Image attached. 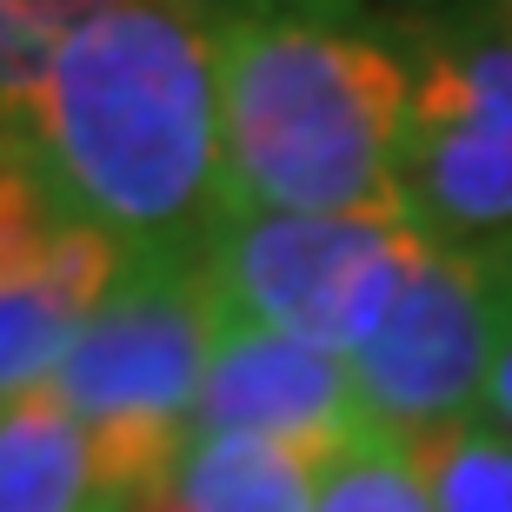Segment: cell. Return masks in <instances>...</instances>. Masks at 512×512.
Wrapping results in <instances>:
<instances>
[{
    "instance_id": "9a60e30c",
    "label": "cell",
    "mask_w": 512,
    "mask_h": 512,
    "mask_svg": "<svg viewBox=\"0 0 512 512\" xmlns=\"http://www.w3.org/2000/svg\"><path fill=\"white\" fill-rule=\"evenodd\" d=\"M280 7H326V14H366V7H399V14H426L439 0H280Z\"/></svg>"
},
{
    "instance_id": "30bf717a",
    "label": "cell",
    "mask_w": 512,
    "mask_h": 512,
    "mask_svg": "<svg viewBox=\"0 0 512 512\" xmlns=\"http://www.w3.org/2000/svg\"><path fill=\"white\" fill-rule=\"evenodd\" d=\"M0 512H120L80 419L54 393L0 406Z\"/></svg>"
},
{
    "instance_id": "9c48e42d",
    "label": "cell",
    "mask_w": 512,
    "mask_h": 512,
    "mask_svg": "<svg viewBox=\"0 0 512 512\" xmlns=\"http://www.w3.org/2000/svg\"><path fill=\"white\" fill-rule=\"evenodd\" d=\"M326 466L266 446V439L200 433L160 486L127 499L120 512H313Z\"/></svg>"
},
{
    "instance_id": "3957f363",
    "label": "cell",
    "mask_w": 512,
    "mask_h": 512,
    "mask_svg": "<svg viewBox=\"0 0 512 512\" xmlns=\"http://www.w3.org/2000/svg\"><path fill=\"white\" fill-rule=\"evenodd\" d=\"M213 340H220V306L200 253L127 260L120 286L80 326L47 393L80 419L114 506L160 486L193 446Z\"/></svg>"
},
{
    "instance_id": "6da1fadb",
    "label": "cell",
    "mask_w": 512,
    "mask_h": 512,
    "mask_svg": "<svg viewBox=\"0 0 512 512\" xmlns=\"http://www.w3.org/2000/svg\"><path fill=\"white\" fill-rule=\"evenodd\" d=\"M20 147L127 260L207 253L227 220L220 0H120L80 20Z\"/></svg>"
},
{
    "instance_id": "7a4b0ae2",
    "label": "cell",
    "mask_w": 512,
    "mask_h": 512,
    "mask_svg": "<svg viewBox=\"0 0 512 512\" xmlns=\"http://www.w3.org/2000/svg\"><path fill=\"white\" fill-rule=\"evenodd\" d=\"M227 213H399L413 54L399 14L220 0Z\"/></svg>"
},
{
    "instance_id": "8992f818",
    "label": "cell",
    "mask_w": 512,
    "mask_h": 512,
    "mask_svg": "<svg viewBox=\"0 0 512 512\" xmlns=\"http://www.w3.org/2000/svg\"><path fill=\"white\" fill-rule=\"evenodd\" d=\"M506 320L499 260L433 247L406 280L386 326L353 353V386L393 439H426L439 426L486 413V380Z\"/></svg>"
},
{
    "instance_id": "ac0fdd59",
    "label": "cell",
    "mask_w": 512,
    "mask_h": 512,
    "mask_svg": "<svg viewBox=\"0 0 512 512\" xmlns=\"http://www.w3.org/2000/svg\"><path fill=\"white\" fill-rule=\"evenodd\" d=\"M499 273H506V286H512V253H499Z\"/></svg>"
},
{
    "instance_id": "2e32d148",
    "label": "cell",
    "mask_w": 512,
    "mask_h": 512,
    "mask_svg": "<svg viewBox=\"0 0 512 512\" xmlns=\"http://www.w3.org/2000/svg\"><path fill=\"white\" fill-rule=\"evenodd\" d=\"M20 140H14V127H7V120H0V153H14Z\"/></svg>"
},
{
    "instance_id": "e0dca14e",
    "label": "cell",
    "mask_w": 512,
    "mask_h": 512,
    "mask_svg": "<svg viewBox=\"0 0 512 512\" xmlns=\"http://www.w3.org/2000/svg\"><path fill=\"white\" fill-rule=\"evenodd\" d=\"M439 7H446V0H439ZM466 7H512V0H466Z\"/></svg>"
},
{
    "instance_id": "5bb4252c",
    "label": "cell",
    "mask_w": 512,
    "mask_h": 512,
    "mask_svg": "<svg viewBox=\"0 0 512 512\" xmlns=\"http://www.w3.org/2000/svg\"><path fill=\"white\" fill-rule=\"evenodd\" d=\"M486 419L512 433V286H506V320H499V353H493V380H486Z\"/></svg>"
},
{
    "instance_id": "4fadbf2b",
    "label": "cell",
    "mask_w": 512,
    "mask_h": 512,
    "mask_svg": "<svg viewBox=\"0 0 512 512\" xmlns=\"http://www.w3.org/2000/svg\"><path fill=\"white\" fill-rule=\"evenodd\" d=\"M313 512H433V499H426V479L413 466V446L380 433L326 466Z\"/></svg>"
},
{
    "instance_id": "ba28073f",
    "label": "cell",
    "mask_w": 512,
    "mask_h": 512,
    "mask_svg": "<svg viewBox=\"0 0 512 512\" xmlns=\"http://www.w3.org/2000/svg\"><path fill=\"white\" fill-rule=\"evenodd\" d=\"M200 433L266 439L313 466H333L353 446L380 439V419L366 413L346 360L220 313V340H213L200 413H193V439Z\"/></svg>"
},
{
    "instance_id": "7c38bea8",
    "label": "cell",
    "mask_w": 512,
    "mask_h": 512,
    "mask_svg": "<svg viewBox=\"0 0 512 512\" xmlns=\"http://www.w3.org/2000/svg\"><path fill=\"white\" fill-rule=\"evenodd\" d=\"M100 7H120V0H0V120L14 127V140L54 74L60 40Z\"/></svg>"
},
{
    "instance_id": "52a82bcc",
    "label": "cell",
    "mask_w": 512,
    "mask_h": 512,
    "mask_svg": "<svg viewBox=\"0 0 512 512\" xmlns=\"http://www.w3.org/2000/svg\"><path fill=\"white\" fill-rule=\"evenodd\" d=\"M120 273L127 253L67 213L34 153H0V406L54 386Z\"/></svg>"
},
{
    "instance_id": "8fae6325",
    "label": "cell",
    "mask_w": 512,
    "mask_h": 512,
    "mask_svg": "<svg viewBox=\"0 0 512 512\" xmlns=\"http://www.w3.org/2000/svg\"><path fill=\"white\" fill-rule=\"evenodd\" d=\"M433 512H512V433L493 419H459L426 439H406Z\"/></svg>"
},
{
    "instance_id": "277c9868",
    "label": "cell",
    "mask_w": 512,
    "mask_h": 512,
    "mask_svg": "<svg viewBox=\"0 0 512 512\" xmlns=\"http://www.w3.org/2000/svg\"><path fill=\"white\" fill-rule=\"evenodd\" d=\"M413 107L399 140V213L419 240L499 260L512 253V7L399 14Z\"/></svg>"
},
{
    "instance_id": "5b68a950",
    "label": "cell",
    "mask_w": 512,
    "mask_h": 512,
    "mask_svg": "<svg viewBox=\"0 0 512 512\" xmlns=\"http://www.w3.org/2000/svg\"><path fill=\"white\" fill-rule=\"evenodd\" d=\"M433 240L386 213H227L207 240V286L227 320L353 360Z\"/></svg>"
}]
</instances>
